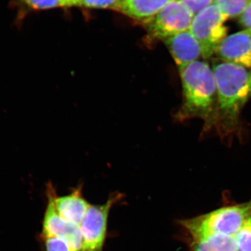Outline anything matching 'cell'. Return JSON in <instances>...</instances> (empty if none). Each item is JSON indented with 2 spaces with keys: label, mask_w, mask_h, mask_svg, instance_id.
Masks as SVG:
<instances>
[{
  "label": "cell",
  "mask_w": 251,
  "mask_h": 251,
  "mask_svg": "<svg viewBox=\"0 0 251 251\" xmlns=\"http://www.w3.org/2000/svg\"><path fill=\"white\" fill-rule=\"evenodd\" d=\"M218 94L215 126L223 136L234 133L244 105L251 98V69L214 59Z\"/></svg>",
  "instance_id": "6da1fadb"
},
{
  "label": "cell",
  "mask_w": 251,
  "mask_h": 251,
  "mask_svg": "<svg viewBox=\"0 0 251 251\" xmlns=\"http://www.w3.org/2000/svg\"><path fill=\"white\" fill-rule=\"evenodd\" d=\"M183 102L176 118H201L206 128L215 126L218 94L214 72L205 61H196L179 69Z\"/></svg>",
  "instance_id": "7a4b0ae2"
},
{
  "label": "cell",
  "mask_w": 251,
  "mask_h": 251,
  "mask_svg": "<svg viewBox=\"0 0 251 251\" xmlns=\"http://www.w3.org/2000/svg\"><path fill=\"white\" fill-rule=\"evenodd\" d=\"M251 218V201L238 205L224 206L204 215L181 223L192 237L203 234L234 237Z\"/></svg>",
  "instance_id": "3957f363"
},
{
  "label": "cell",
  "mask_w": 251,
  "mask_h": 251,
  "mask_svg": "<svg viewBox=\"0 0 251 251\" xmlns=\"http://www.w3.org/2000/svg\"><path fill=\"white\" fill-rule=\"evenodd\" d=\"M227 18L212 4L193 17L189 31L199 42L204 59L215 54L218 46L227 36L225 22Z\"/></svg>",
  "instance_id": "277c9868"
},
{
  "label": "cell",
  "mask_w": 251,
  "mask_h": 251,
  "mask_svg": "<svg viewBox=\"0 0 251 251\" xmlns=\"http://www.w3.org/2000/svg\"><path fill=\"white\" fill-rule=\"evenodd\" d=\"M194 15L181 0H173L145 23L150 44L189 30Z\"/></svg>",
  "instance_id": "5b68a950"
},
{
  "label": "cell",
  "mask_w": 251,
  "mask_h": 251,
  "mask_svg": "<svg viewBox=\"0 0 251 251\" xmlns=\"http://www.w3.org/2000/svg\"><path fill=\"white\" fill-rule=\"evenodd\" d=\"M122 195H112L106 202L90 204L80 225L82 251H103L107 236L109 214L112 206L121 200Z\"/></svg>",
  "instance_id": "8992f818"
},
{
  "label": "cell",
  "mask_w": 251,
  "mask_h": 251,
  "mask_svg": "<svg viewBox=\"0 0 251 251\" xmlns=\"http://www.w3.org/2000/svg\"><path fill=\"white\" fill-rule=\"evenodd\" d=\"M57 194L52 184L47 186L48 204L41 236L60 238L69 244L72 251H82L80 227L68 222L56 210L54 196Z\"/></svg>",
  "instance_id": "52a82bcc"
},
{
  "label": "cell",
  "mask_w": 251,
  "mask_h": 251,
  "mask_svg": "<svg viewBox=\"0 0 251 251\" xmlns=\"http://www.w3.org/2000/svg\"><path fill=\"white\" fill-rule=\"evenodd\" d=\"M215 54L220 60L251 69V33L244 29L226 36Z\"/></svg>",
  "instance_id": "ba28073f"
},
{
  "label": "cell",
  "mask_w": 251,
  "mask_h": 251,
  "mask_svg": "<svg viewBox=\"0 0 251 251\" xmlns=\"http://www.w3.org/2000/svg\"><path fill=\"white\" fill-rule=\"evenodd\" d=\"M163 42L179 69L198 61L202 56L199 42L189 30L172 36Z\"/></svg>",
  "instance_id": "9c48e42d"
},
{
  "label": "cell",
  "mask_w": 251,
  "mask_h": 251,
  "mask_svg": "<svg viewBox=\"0 0 251 251\" xmlns=\"http://www.w3.org/2000/svg\"><path fill=\"white\" fill-rule=\"evenodd\" d=\"M90 204L82 195V186H77L67 196H54L56 210L61 217L80 227Z\"/></svg>",
  "instance_id": "30bf717a"
},
{
  "label": "cell",
  "mask_w": 251,
  "mask_h": 251,
  "mask_svg": "<svg viewBox=\"0 0 251 251\" xmlns=\"http://www.w3.org/2000/svg\"><path fill=\"white\" fill-rule=\"evenodd\" d=\"M173 0H123L117 11L144 23L159 13Z\"/></svg>",
  "instance_id": "8fae6325"
},
{
  "label": "cell",
  "mask_w": 251,
  "mask_h": 251,
  "mask_svg": "<svg viewBox=\"0 0 251 251\" xmlns=\"http://www.w3.org/2000/svg\"><path fill=\"white\" fill-rule=\"evenodd\" d=\"M193 251H237L233 237L203 234L193 237Z\"/></svg>",
  "instance_id": "7c38bea8"
},
{
  "label": "cell",
  "mask_w": 251,
  "mask_h": 251,
  "mask_svg": "<svg viewBox=\"0 0 251 251\" xmlns=\"http://www.w3.org/2000/svg\"><path fill=\"white\" fill-rule=\"evenodd\" d=\"M17 11V23H21L28 14L62 7L60 0H14Z\"/></svg>",
  "instance_id": "4fadbf2b"
},
{
  "label": "cell",
  "mask_w": 251,
  "mask_h": 251,
  "mask_svg": "<svg viewBox=\"0 0 251 251\" xmlns=\"http://www.w3.org/2000/svg\"><path fill=\"white\" fill-rule=\"evenodd\" d=\"M251 2V0H214V4L226 18L240 17Z\"/></svg>",
  "instance_id": "5bb4252c"
},
{
  "label": "cell",
  "mask_w": 251,
  "mask_h": 251,
  "mask_svg": "<svg viewBox=\"0 0 251 251\" xmlns=\"http://www.w3.org/2000/svg\"><path fill=\"white\" fill-rule=\"evenodd\" d=\"M233 237L237 251H251V218Z\"/></svg>",
  "instance_id": "9a60e30c"
},
{
  "label": "cell",
  "mask_w": 251,
  "mask_h": 251,
  "mask_svg": "<svg viewBox=\"0 0 251 251\" xmlns=\"http://www.w3.org/2000/svg\"><path fill=\"white\" fill-rule=\"evenodd\" d=\"M123 0H79V6L92 9H118Z\"/></svg>",
  "instance_id": "2e32d148"
},
{
  "label": "cell",
  "mask_w": 251,
  "mask_h": 251,
  "mask_svg": "<svg viewBox=\"0 0 251 251\" xmlns=\"http://www.w3.org/2000/svg\"><path fill=\"white\" fill-rule=\"evenodd\" d=\"M46 251H72L65 241L60 238L50 237V236H41Z\"/></svg>",
  "instance_id": "e0dca14e"
},
{
  "label": "cell",
  "mask_w": 251,
  "mask_h": 251,
  "mask_svg": "<svg viewBox=\"0 0 251 251\" xmlns=\"http://www.w3.org/2000/svg\"><path fill=\"white\" fill-rule=\"evenodd\" d=\"M192 14L196 16L208 6L214 4V0H181Z\"/></svg>",
  "instance_id": "ac0fdd59"
},
{
  "label": "cell",
  "mask_w": 251,
  "mask_h": 251,
  "mask_svg": "<svg viewBox=\"0 0 251 251\" xmlns=\"http://www.w3.org/2000/svg\"><path fill=\"white\" fill-rule=\"evenodd\" d=\"M241 25L251 33V2L240 16Z\"/></svg>",
  "instance_id": "d6986e66"
},
{
  "label": "cell",
  "mask_w": 251,
  "mask_h": 251,
  "mask_svg": "<svg viewBox=\"0 0 251 251\" xmlns=\"http://www.w3.org/2000/svg\"><path fill=\"white\" fill-rule=\"evenodd\" d=\"M62 7L79 6V0H60Z\"/></svg>",
  "instance_id": "ffe728a7"
}]
</instances>
